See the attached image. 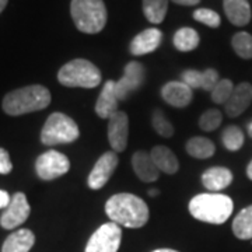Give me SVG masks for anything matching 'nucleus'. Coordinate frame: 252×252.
I'll return each instance as SVG.
<instances>
[{
	"mask_svg": "<svg viewBox=\"0 0 252 252\" xmlns=\"http://www.w3.org/2000/svg\"><path fill=\"white\" fill-rule=\"evenodd\" d=\"M252 101V86L250 83H241L237 87L231 97L224 104L225 114L230 118L240 117L245 109L250 107Z\"/></svg>",
	"mask_w": 252,
	"mask_h": 252,
	"instance_id": "14",
	"label": "nucleus"
},
{
	"mask_svg": "<svg viewBox=\"0 0 252 252\" xmlns=\"http://www.w3.org/2000/svg\"><path fill=\"white\" fill-rule=\"evenodd\" d=\"M219 80V73L215 69H207L205 72L189 69L181 74V81H184L190 89H202L206 91L213 90Z\"/></svg>",
	"mask_w": 252,
	"mask_h": 252,
	"instance_id": "17",
	"label": "nucleus"
},
{
	"mask_svg": "<svg viewBox=\"0 0 252 252\" xmlns=\"http://www.w3.org/2000/svg\"><path fill=\"white\" fill-rule=\"evenodd\" d=\"M10 200H11V198H10L9 193L6 190L0 189V209H6V207L9 206Z\"/></svg>",
	"mask_w": 252,
	"mask_h": 252,
	"instance_id": "34",
	"label": "nucleus"
},
{
	"mask_svg": "<svg viewBox=\"0 0 252 252\" xmlns=\"http://www.w3.org/2000/svg\"><path fill=\"white\" fill-rule=\"evenodd\" d=\"M51 104V93L44 86H28L9 93L3 99V111L18 117L35 111H42Z\"/></svg>",
	"mask_w": 252,
	"mask_h": 252,
	"instance_id": "2",
	"label": "nucleus"
},
{
	"mask_svg": "<svg viewBox=\"0 0 252 252\" xmlns=\"http://www.w3.org/2000/svg\"><path fill=\"white\" fill-rule=\"evenodd\" d=\"M175 4H181V6H195L198 4L200 0H171Z\"/></svg>",
	"mask_w": 252,
	"mask_h": 252,
	"instance_id": "35",
	"label": "nucleus"
},
{
	"mask_svg": "<svg viewBox=\"0 0 252 252\" xmlns=\"http://www.w3.org/2000/svg\"><path fill=\"white\" fill-rule=\"evenodd\" d=\"M223 7L230 23L237 27L247 26L251 21V7L248 0H224Z\"/></svg>",
	"mask_w": 252,
	"mask_h": 252,
	"instance_id": "20",
	"label": "nucleus"
},
{
	"mask_svg": "<svg viewBox=\"0 0 252 252\" xmlns=\"http://www.w3.org/2000/svg\"><path fill=\"white\" fill-rule=\"evenodd\" d=\"M80 136L77 124L62 112H54L46 119L41 132V142L46 146L73 143Z\"/></svg>",
	"mask_w": 252,
	"mask_h": 252,
	"instance_id": "6",
	"label": "nucleus"
},
{
	"mask_svg": "<svg viewBox=\"0 0 252 252\" xmlns=\"http://www.w3.org/2000/svg\"><path fill=\"white\" fill-rule=\"evenodd\" d=\"M34 243V233L27 228H20L6 238L1 247V252H28L32 248Z\"/></svg>",
	"mask_w": 252,
	"mask_h": 252,
	"instance_id": "21",
	"label": "nucleus"
},
{
	"mask_svg": "<svg viewBox=\"0 0 252 252\" xmlns=\"http://www.w3.org/2000/svg\"><path fill=\"white\" fill-rule=\"evenodd\" d=\"M129 136V119L122 111L115 112L108 119V142L115 153H122L127 146Z\"/></svg>",
	"mask_w": 252,
	"mask_h": 252,
	"instance_id": "12",
	"label": "nucleus"
},
{
	"mask_svg": "<svg viewBox=\"0 0 252 252\" xmlns=\"http://www.w3.org/2000/svg\"><path fill=\"white\" fill-rule=\"evenodd\" d=\"M118 102L119 99L115 91V81L108 80L104 84L95 104L97 115L102 119H109L115 112H118Z\"/></svg>",
	"mask_w": 252,
	"mask_h": 252,
	"instance_id": "16",
	"label": "nucleus"
},
{
	"mask_svg": "<svg viewBox=\"0 0 252 252\" xmlns=\"http://www.w3.org/2000/svg\"><path fill=\"white\" fill-rule=\"evenodd\" d=\"M122 241L121 225L112 221L99 225L87 243L86 252H118Z\"/></svg>",
	"mask_w": 252,
	"mask_h": 252,
	"instance_id": "7",
	"label": "nucleus"
},
{
	"mask_svg": "<svg viewBox=\"0 0 252 252\" xmlns=\"http://www.w3.org/2000/svg\"><path fill=\"white\" fill-rule=\"evenodd\" d=\"M162 41V32L157 28H147L133 38L130 42V52L135 56H142L154 52Z\"/></svg>",
	"mask_w": 252,
	"mask_h": 252,
	"instance_id": "15",
	"label": "nucleus"
},
{
	"mask_svg": "<svg viewBox=\"0 0 252 252\" xmlns=\"http://www.w3.org/2000/svg\"><path fill=\"white\" fill-rule=\"evenodd\" d=\"M193 18L199 21V23H202V24H205L207 27H212V28H217L220 26V16L217 14L216 11H213V10L210 9H198L193 11Z\"/></svg>",
	"mask_w": 252,
	"mask_h": 252,
	"instance_id": "32",
	"label": "nucleus"
},
{
	"mask_svg": "<svg viewBox=\"0 0 252 252\" xmlns=\"http://www.w3.org/2000/svg\"><path fill=\"white\" fill-rule=\"evenodd\" d=\"M132 165H133L136 175L144 182H153V181L158 180L160 170L154 164L150 153L143 152V150L136 152L132 157Z\"/></svg>",
	"mask_w": 252,
	"mask_h": 252,
	"instance_id": "18",
	"label": "nucleus"
},
{
	"mask_svg": "<svg viewBox=\"0 0 252 252\" xmlns=\"http://www.w3.org/2000/svg\"><path fill=\"white\" fill-rule=\"evenodd\" d=\"M167 10H168V0H143L144 16L153 24L162 23L167 14Z\"/></svg>",
	"mask_w": 252,
	"mask_h": 252,
	"instance_id": "26",
	"label": "nucleus"
},
{
	"mask_svg": "<svg viewBox=\"0 0 252 252\" xmlns=\"http://www.w3.org/2000/svg\"><path fill=\"white\" fill-rule=\"evenodd\" d=\"M199 34L193 28L184 27L178 30L174 35V46L181 52L193 51L199 45Z\"/></svg>",
	"mask_w": 252,
	"mask_h": 252,
	"instance_id": "25",
	"label": "nucleus"
},
{
	"mask_svg": "<svg viewBox=\"0 0 252 252\" xmlns=\"http://www.w3.org/2000/svg\"><path fill=\"white\" fill-rule=\"evenodd\" d=\"M11 170H13V164L10 161L9 153L0 147V174L6 175V174H10Z\"/></svg>",
	"mask_w": 252,
	"mask_h": 252,
	"instance_id": "33",
	"label": "nucleus"
},
{
	"mask_svg": "<svg viewBox=\"0 0 252 252\" xmlns=\"http://www.w3.org/2000/svg\"><path fill=\"white\" fill-rule=\"evenodd\" d=\"M233 200L221 193H202L189 202V212L199 221L223 224L233 213Z\"/></svg>",
	"mask_w": 252,
	"mask_h": 252,
	"instance_id": "3",
	"label": "nucleus"
},
{
	"mask_svg": "<svg viewBox=\"0 0 252 252\" xmlns=\"http://www.w3.org/2000/svg\"><path fill=\"white\" fill-rule=\"evenodd\" d=\"M221 121H223V114L219 109H207L199 119V126L205 132H212L221 125Z\"/></svg>",
	"mask_w": 252,
	"mask_h": 252,
	"instance_id": "30",
	"label": "nucleus"
},
{
	"mask_svg": "<svg viewBox=\"0 0 252 252\" xmlns=\"http://www.w3.org/2000/svg\"><path fill=\"white\" fill-rule=\"evenodd\" d=\"M30 213H31V207L28 203L27 196L23 192H17L13 195L9 206L6 207V210L0 217V225L6 230H13L26 223Z\"/></svg>",
	"mask_w": 252,
	"mask_h": 252,
	"instance_id": "9",
	"label": "nucleus"
},
{
	"mask_svg": "<svg viewBox=\"0 0 252 252\" xmlns=\"http://www.w3.org/2000/svg\"><path fill=\"white\" fill-rule=\"evenodd\" d=\"M118 161H119V158L115 152H108V153L102 154L97 160L94 168L91 170L90 175H89V181H87L89 187L94 190L102 188L112 177L114 171L117 170Z\"/></svg>",
	"mask_w": 252,
	"mask_h": 252,
	"instance_id": "11",
	"label": "nucleus"
},
{
	"mask_svg": "<svg viewBox=\"0 0 252 252\" xmlns=\"http://www.w3.org/2000/svg\"><path fill=\"white\" fill-rule=\"evenodd\" d=\"M152 124H153L154 130L162 137H171L174 135V127H172L171 122L164 117L162 111H160V109L154 111Z\"/></svg>",
	"mask_w": 252,
	"mask_h": 252,
	"instance_id": "31",
	"label": "nucleus"
},
{
	"mask_svg": "<svg viewBox=\"0 0 252 252\" xmlns=\"http://www.w3.org/2000/svg\"><path fill=\"white\" fill-rule=\"evenodd\" d=\"M187 152L189 156H192L195 158L205 160L215 154L216 147H215L213 142L206 137H192L187 143Z\"/></svg>",
	"mask_w": 252,
	"mask_h": 252,
	"instance_id": "24",
	"label": "nucleus"
},
{
	"mask_svg": "<svg viewBox=\"0 0 252 252\" xmlns=\"http://www.w3.org/2000/svg\"><path fill=\"white\" fill-rule=\"evenodd\" d=\"M233 233L240 240L252 238V205L243 209L233 221Z\"/></svg>",
	"mask_w": 252,
	"mask_h": 252,
	"instance_id": "23",
	"label": "nucleus"
},
{
	"mask_svg": "<svg viewBox=\"0 0 252 252\" xmlns=\"http://www.w3.org/2000/svg\"><path fill=\"white\" fill-rule=\"evenodd\" d=\"M153 252H178V251H175V250H168V248H161V250H156V251Z\"/></svg>",
	"mask_w": 252,
	"mask_h": 252,
	"instance_id": "39",
	"label": "nucleus"
},
{
	"mask_svg": "<svg viewBox=\"0 0 252 252\" xmlns=\"http://www.w3.org/2000/svg\"><path fill=\"white\" fill-rule=\"evenodd\" d=\"M58 80L64 87L94 89L101 83V72L90 61L74 59L61 67Z\"/></svg>",
	"mask_w": 252,
	"mask_h": 252,
	"instance_id": "5",
	"label": "nucleus"
},
{
	"mask_svg": "<svg viewBox=\"0 0 252 252\" xmlns=\"http://www.w3.org/2000/svg\"><path fill=\"white\" fill-rule=\"evenodd\" d=\"M7 1H9V0H0V13L4 10L6 6H7Z\"/></svg>",
	"mask_w": 252,
	"mask_h": 252,
	"instance_id": "37",
	"label": "nucleus"
},
{
	"mask_svg": "<svg viewBox=\"0 0 252 252\" xmlns=\"http://www.w3.org/2000/svg\"><path fill=\"white\" fill-rule=\"evenodd\" d=\"M70 170L69 158L56 150H48L41 154L35 161L36 175L44 181L59 178Z\"/></svg>",
	"mask_w": 252,
	"mask_h": 252,
	"instance_id": "8",
	"label": "nucleus"
},
{
	"mask_svg": "<svg viewBox=\"0 0 252 252\" xmlns=\"http://www.w3.org/2000/svg\"><path fill=\"white\" fill-rule=\"evenodd\" d=\"M144 81V67L142 63L129 62L126 64L124 76L115 81V91H117L118 99L125 101L129 98L130 94L137 91Z\"/></svg>",
	"mask_w": 252,
	"mask_h": 252,
	"instance_id": "10",
	"label": "nucleus"
},
{
	"mask_svg": "<svg viewBox=\"0 0 252 252\" xmlns=\"http://www.w3.org/2000/svg\"><path fill=\"white\" fill-rule=\"evenodd\" d=\"M221 142L230 152H237L243 147L244 133L238 126H228L221 135Z\"/></svg>",
	"mask_w": 252,
	"mask_h": 252,
	"instance_id": "27",
	"label": "nucleus"
},
{
	"mask_svg": "<svg viewBox=\"0 0 252 252\" xmlns=\"http://www.w3.org/2000/svg\"><path fill=\"white\" fill-rule=\"evenodd\" d=\"M233 91H234L233 81L228 80V79H220L216 83V86L213 87V90L210 91L212 93V99L216 104H225L228 101V98L231 97Z\"/></svg>",
	"mask_w": 252,
	"mask_h": 252,
	"instance_id": "29",
	"label": "nucleus"
},
{
	"mask_svg": "<svg viewBox=\"0 0 252 252\" xmlns=\"http://www.w3.org/2000/svg\"><path fill=\"white\" fill-rule=\"evenodd\" d=\"M70 14L76 28L84 34H97L107 24V7L102 0H72Z\"/></svg>",
	"mask_w": 252,
	"mask_h": 252,
	"instance_id": "4",
	"label": "nucleus"
},
{
	"mask_svg": "<svg viewBox=\"0 0 252 252\" xmlns=\"http://www.w3.org/2000/svg\"><path fill=\"white\" fill-rule=\"evenodd\" d=\"M233 182V174L225 167H212L202 175V184L207 190L219 192Z\"/></svg>",
	"mask_w": 252,
	"mask_h": 252,
	"instance_id": "19",
	"label": "nucleus"
},
{
	"mask_svg": "<svg viewBox=\"0 0 252 252\" xmlns=\"http://www.w3.org/2000/svg\"><path fill=\"white\" fill-rule=\"evenodd\" d=\"M247 175H248V178L252 181V161L248 164V167H247Z\"/></svg>",
	"mask_w": 252,
	"mask_h": 252,
	"instance_id": "36",
	"label": "nucleus"
},
{
	"mask_svg": "<svg viewBox=\"0 0 252 252\" xmlns=\"http://www.w3.org/2000/svg\"><path fill=\"white\" fill-rule=\"evenodd\" d=\"M231 44L234 48L235 54L243 59H252V35L248 32H237Z\"/></svg>",
	"mask_w": 252,
	"mask_h": 252,
	"instance_id": "28",
	"label": "nucleus"
},
{
	"mask_svg": "<svg viewBox=\"0 0 252 252\" xmlns=\"http://www.w3.org/2000/svg\"><path fill=\"white\" fill-rule=\"evenodd\" d=\"M105 213L112 223L127 228H140L149 221V207L133 193H117L105 205Z\"/></svg>",
	"mask_w": 252,
	"mask_h": 252,
	"instance_id": "1",
	"label": "nucleus"
},
{
	"mask_svg": "<svg viewBox=\"0 0 252 252\" xmlns=\"http://www.w3.org/2000/svg\"><path fill=\"white\" fill-rule=\"evenodd\" d=\"M149 195H150L152 198H153V196H157V195H158V190H157V189H150V190H149Z\"/></svg>",
	"mask_w": 252,
	"mask_h": 252,
	"instance_id": "38",
	"label": "nucleus"
},
{
	"mask_svg": "<svg viewBox=\"0 0 252 252\" xmlns=\"http://www.w3.org/2000/svg\"><path fill=\"white\" fill-rule=\"evenodd\" d=\"M150 156L153 158L154 164L157 165V168L160 171L165 172V174H175L180 168L178 158L165 146H156V147H153L152 152H150Z\"/></svg>",
	"mask_w": 252,
	"mask_h": 252,
	"instance_id": "22",
	"label": "nucleus"
},
{
	"mask_svg": "<svg viewBox=\"0 0 252 252\" xmlns=\"http://www.w3.org/2000/svg\"><path fill=\"white\" fill-rule=\"evenodd\" d=\"M165 102L175 108H185L192 101V89L184 81H170L161 89Z\"/></svg>",
	"mask_w": 252,
	"mask_h": 252,
	"instance_id": "13",
	"label": "nucleus"
}]
</instances>
